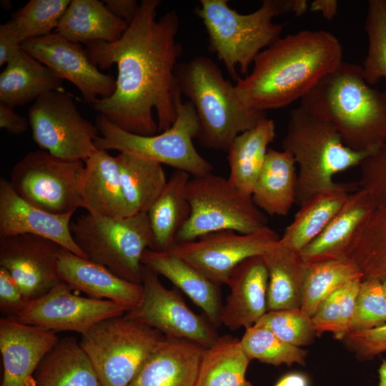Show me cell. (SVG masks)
<instances>
[{
  "label": "cell",
  "mask_w": 386,
  "mask_h": 386,
  "mask_svg": "<svg viewBox=\"0 0 386 386\" xmlns=\"http://www.w3.org/2000/svg\"><path fill=\"white\" fill-rule=\"evenodd\" d=\"M159 0H142L121 38L86 45L91 61L102 69L117 64L112 95L99 99L94 111L120 129L150 136L169 129L177 117L175 69L182 53L177 41L179 20L174 10L157 19Z\"/></svg>",
  "instance_id": "obj_1"
},
{
  "label": "cell",
  "mask_w": 386,
  "mask_h": 386,
  "mask_svg": "<svg viewBox=\"0 0 386 386\" xmlns=\"http://www.w3.org/2000/svg\"><path fill=\"white\" fill-rule=\"evenodd\" d=\"M337 38L325 30L301 31L280 37L262 51L250 74L234 84L249 108L265 112L301 99L342 61Z\"/></svg>",
  "instance_id": "obj_2"
},
{
  "label": "cell",
  "mask_w": 386,
  "mask_h": 386,
  "mask_svg": "<svg viewBox=\"0 0 386 386\" xmlns=\"http://www.w3.org/2000/svg\"><path fill=\"white\" fill-rule=\"evenodd\" d=\"M300 105L330 121L354 151L374 152L386 141V91L370 86L362 65L342 61Z\"/></svg>",
  "instance_id": "obj_3"
},
{
  "label": "cell",
  "mask_w": 386,
  "mask_h": 386,
  "mask_svg": "<svg viewBox=\"0 0 386 386\" xmlns=\"http://www.w3.org/2000/svg\"><path fill=\"white\" fill-rule=\"evenodd\" d=\"M175 76L181 94L194 107L199 125L197 139L203 147L227 151L236 137L267 117L239 99L234 84L209 57L178 63Z\"/></svg>",
  "instance_id": "obj_4"
},
{
  "label": "cell",
  "mask_w": 386,
  "mask_h": 386,
  "mask_svg": "<svg viewBox=\"0 0 386 386\" xmlns=\"http://www.w3.org/2000/svg\"><path fill=\"white\" fill-rule=\"evenodd\" d=\"M282 146L298 165L299 206L314 194L333 186L335 174L360 166L373 152L350 149L330 121L302 105L290 114Z\"/></svg>",
  "instance_id": "obj_5"
},
{
  "label": "cell",
  "mask_w": 386,
  "mask_h": 386,
  "mask_svg": "<svg viewBox=\"0 0 386 386\" xmlns=\"http://www.w3.org/2000/svg\"><path fill=\"white\" fill-rule=\"evenodd\" d=\"M282 0H264L256 11L240 14L227 0H201L196 9L208 34L209 49L222 61L235 82L247 76L259 54L280 38L284 25L273 19L284 14Z\"/></svg>",
  "instance_id": "obj_6"
},
{
  "label": "cell",
  "mask_w": 386,
  "mask_h": 386,
  "mask_svg": "<svg viewBox=\"0 0 386 386\" xmlns=\"http://www.w3.org/2000/svg\"><path fill=\"white\" fill-rule=\"evenodd\" d=\"M182 96L178 89L175 96L176 119L169 129L158 134L144 136L126 132L99 114L95 125L101 135L94 141L96 148L135 154L186 172L192 177L210 173L211 163L198 153L193 144L199 128L194 107L189 101L183 102Z\"/></svg>",
  "instance_id": "obj_7"
},
{
  "label": "cell",
  "mask_w": 386,
  "mask_h": 386,
  "mask_svg": "<svg viewBox=\"0 0 386 386\" xmlns=\"http://www.w3.org/2000/svg\"><path fill=\"white\" fill-rule=\"evenodd\" d=\"M73 238L86 259L127 281L142 283V257L152 249L147 213L124 217L81 214L71 223Z\"/></svg>",
  "instance_id": "obj_8"
},
{
  "label": "cell",
  "mask_w": 386,
  "mask_h": 386,
  "mask_svg": "<svg viewBox=\"0 0 386 386\" xmlns=\"http://www.w3.org/2000/svg\"><path fill=\"white\" fill-rule=\"evenodd\" d=\"M166 337L125 314L105 319L81 335L80 345L102 386H128Z\"/></svg>",
  "instance_id": "obj_9"
},
{
  "label": "cell",
  "mask_w": 386,
  "mask_h": 386,
  "mask_svg": "<svg viewBox=\"0 0 386 386\" xmlns=\"http://www.w3.org/2000/svg\"><path fill=\"white\" fill-rule=\"evenodd\" d=\"M187 194L191 214L177 233L176 243L222 230L249 234L267 226V217L252 197L241 193L224 177L212 172L192 177Z\"/></svg>",
  "instance_id": "obj_10"
},
{
  "label": "cell",
  "mask_w": 386,
  "mask_h": 386,
  "mask_svg": "<svg viewBox=\"0 0 386 386\" xmlns=\"http://www.w3.org/2000/svg\"><path fill=\"white\" fill-rule=\"evenodd\" d=\"M84 164L39 149L28 152L13 167L10 183L31 204L55 214L83 207L80 187Z\"/></svg>",
  "instance_id": "obj_11"
},
{
  "label": "cell",
  "mask_w": 386,
  "mask_h": 386,
  "mask_svg": "<svg viewBox=\"0 0 386 386\" xmlns=\"http://www.w3.org/2000/svg\"><path fill=\"white\" fill-rule=\"evenodd\" d=\"M29 122L34 141L54 156L84 162L97 150L96 126L81 115L71 96L64 91L37 98L29 108Z\"/></svg>",
  "instance_id": "obj_12"
},
{
  "label": "cell",
  "mask_w": 386,
  "mask_h": 386,
  "mask_svg": "<svg viewBox=\"0 0 386 386\" xmlns=\"http://www.w3.org/2000/svg\"><path fill=\"white\" fill-rule=\"evenodd\" d=\"M267 225L260 229L240 234L222 230L204 234L197 239L177 242L168 251L183 259L217 285L227 284L234 269L244 259L264 255L279 239Z\"/></svg>",
  "instance_id": "obj_13"
},
{
  "label": "cell",
  "mask_w": 386,
  "mask_h": 386,
  "mask_svg": "<svg viewBox=\"0 0 386 386\" xmlns=\"http://www.w3.org/2000/svg\"><path fill=\"white\" fill-rule=\"evenodd\" d=\"M142 284V301L125 313L127 317L158 330L167 337L188 340L206 348L218 340L215 327L194 312L177 292L165 287L157 274L146 267Z\"/></svg>",
  "instance_id": "obj_14"
},
{
  "label": "cell",
  "mask_w": 386,
  "mask_h": 386,
  "mask_svg": "<svg viewBox=\"0 0 386 386\" xmlns=\"http://www.w3.org/2000/svg\"><path fill=\"white\" fill-rule=\"evenodd\" d=\"M71 290L61 281L42 297L29 302L11 319L55 332L72 331L81 335L96 323L128 311L115 302L81 297Z\"/></svg>",
  "instance_id": "obj_15"
},
{
  "label": "cell",
  "mask_w": 386,
  "mask_h": 386,
  "mask_svg": "<svg viewBox=\"0 0 386 386\" xmlns=\"http://www.w3.org/2000/svg\"><path fill=\"white\" fill-rule=\"evenodd\" d=\"M21 48L63 80L74 84L84 100L91 105L101 98L110 96L115 91L114 77L101 72L81 44L53 32L27 39Z\"/></svg>",
  "instance_id": "obj_16"
},
{
  "label": "cell",
  "mask_w": 386,
  "mask_h": 386,
  "mask_svg": "<svg viewBox=\"0 0 386 386\" xmlns=\"http://www.w3.org/2000/svg\"><path fill=\"white\" fill-rule=\"evenodd\" d=\"M62 249L51 239L30 234L0 237V267L30 302L61 282L58 259Z\"/></svg>",
  "instance_id": "obj_17"
},
{
  "label": "cell",
  "mask_w": 386,
  "mask_h": 386,
  "mask_svg": "<svg viewBox=\"0 0 386 386\" xmlns=\"http://www.w3.org/2000/svg\"><path fill=\"white\" fill-rule=\"evenodd\" d=\"M59 339L54 331L1 317V386H33L36 370Z\"/></svg>",
  "instance_id": "obj_18"
},
{
  "label": "cell",
  "mask_w": 386,
  "mask_h": 386,
  "mask_svg": "<svg viewBox=\"0 0 386 386\" xmlns=\"http://www.w3.org/2000/svg\"><path fill=\"white\" fill-rule=\"evenodd\" d=\"M73 214H55L42 210L19 197L9 181L4 177L0 179V237L26 234L37 235L86 259L71 232Z\"/></svg>",
  "instance_id": "obj_19"
},
{
  "label": "cell",
  "mask_w": 386,
  "mask_h": 386,
  "mask_svg": "<svg viewBox=\"0 0 386 386\" xmlns=\"http://www.w3.org/2000/svg\"><path fill=\"white\" fill-rule=\"evenodd\" d=\"M375 208L367 192L359 188L352 192L322 232L300 252L304 262L348 258L361 229Z\"/></svg>",
  "instance_id": "obj_20"
},
{
  "label": "cell",
  "mask_w": 386,
  "mask_h": 386,
  "mask_svg": "<svg viewBox=\"0 0 386 386\" xmlns=\"http://www.w3.org/2000/svg\"><path fill=\"white\" fill-rule=\"evenodd\" d=\"M226 284L230 292L222 306L221 324L231 330L255 325L267 312L268 271L262 255L239 263Z\"/></svg>",
  "instance_id": "obj_21"
},
{
  "label": "cell",
  "mask_w": 386,
  "mask_h": 386,
  "mask_svg": "<svg viewBox=\"0 0 386 386\" xmlns=\"http://www.w3.org/2000/svg\"><path fill=\"white\" fill-rule=\"evenodd\" d=\"M58 272L64 282L89 297L115 302L128 311L143 299V286L127 281L102 265L80 257L63 248L58 259Z\"/></svg>",
  "instance_id": "obj_22"
},
{
  "label": "cell",
  "mask_w": 386,
  "mask_h": 386,
  "mask_svg": "<svg viewBox=\"0 0 386 386\" xmlns=\"http://www.w3.org/2000/svg\"><path fill=\"white\" fill-rule=\"evenodd\" d=\"M206 347L167 337L128 386H194Z\"/></svg>",
  "instance_id": "obj_23"
},
{
  "label": "cell",
  "mask_w": 386,
  "mask_h": 386,
  "mask_svg": "<svg viewBox=\"0 0 386 386\" xmlns=\"http://www.w3.org/2000/svg\"><path fill=\"white\" fill-rule=\"evenodd\" d=\"M81 197L83 208L97 217L129 215L124 199L119 167L116 157L97 149L84 161Z\"/></svg>",
  "instance_id": "obj_24"
},
{
  "label": "cell",
  "mask_w": 386,
  "mask_h": 386,
  "mask_svg": "<svg viewBox=\"0 0 386 386\" xmlns=\"http://www.w3.org/2000/svg\"><path fill=\"white\" fill-rule=\"evenodd\" d=\"M142 264L157 274L165 277L204 312L216 327L221 325V302L219 286L195 267L169 252L147 249Z\"/></svg>",
  "instance_id": "obj_25"
},
{
  "label": "cell",
  "mask_w": 386,
  "mask_h": 386,
  "mask_svg": "<svg viewBox=\"0 0 386 386\" xmlns=\"http://www.w3.org/2000/svg\"><path fill=\"white\" fill-rule=\"evenodd\" d=\"M357 189V182L335 183L312 195L300 206L293 220L279 237V243L300 252L322 232L350 194Z\"/></svg>",
  "instance_id": "obj_26"
},
{
  "label": "cell",
  "mask_w": 386,
  "mask_h": 386,
  "mask_svg": "<svg viewBox=\"0 0 386 386\" xmlns=\"http://www.w3.org/2000/svg\"><path fill=\"white\" fill-rule=\"evenodd\" d=\"M293 156L269 148L255 182L252 199L270 216H285L296 204L297 173Z\"/></svg>",
  "instance_id": "obj_27"
},
{
  "label": "cell",
  "mask_w": 386,
  "mask_h": 386,
  "mask_svg": "<svg viewBox=\"0 0 386 386\" xmlns=\"http://www.w3.org/2000/svg\"><path fill=\"white\" fill-rule=\"evenodd\" d=\"M33 386H102L85 351L74 337L59 339L34 375Z\"/></svg>",
  "instance_id": "obj_28"
},
{
  "label": "cell",
  "mask_w": 386,
  "mask_h": 386,
  "mask_svg": "<svg viewBox=\"0 0 386 386\" xmlns=\"http://www.w3.org/2000/svg\"><path fill=\"white\" fill-rule=\"evenodd\" d=\"M63 79L22 49L0 74V102L12 107L62 89Z\"/></svg>",
  "instance_id": "obj_29"
},
{
  "label": "cell",
  "mask_w": 386,
  "mask_h": 386,
  "mask_svg": "<svg viewBox=\"0 0 386 386\" xmlns=\"http://www.w3.org/2000/svg\"><path fill=\"white\" fill-rule=\"evenodd\" d=\"M189 179V174L175 169L147 212L153 239L151 249L168 252L175 244L177 233L191 214L187 194Z\"/></svg>",
  "instance_id": "obj_30"
},
{
  "label": "cell",
  "mask_w": 386,
  "mask_h": 386,
  "mask_svg": "<svg viewBox=\"0 0 386 386\" xmlns=\"http://www.w3.org/2000/svg\"><path fill=\"white\" fill-rule=\"evenodd\" d=\"M129 24L98 0H71L54 32L75 42H114Z\"/></svg>",
  "instance_id": "obj_31"
},
{
  "label": "cell",
  "mask_w": 386,
  "mask_h": 386,
  "mask_svg": "<svg viewBox=\"0 0 386 386\" xmlns=\"http://www.w3.org/2000/svg\"><path fill=\"white\" fill-rule=\"evenodd\" d=\"M275 137L274 122L266 117L254 127L236 137L228 147V180L243 194L252 197L268 146Z\"/></svg>",
  "instance_id": "obj_32"
},
{
  "label": "cell",
  "mask_w": 386,
  "mask_h": 386,
  "mask_svg": "<svg viewBox=\"0 0 386 386\" xmlns=\"http://www.w3.org/2000/svg\"><path fill=\"white\" fill-rule=\"evenodd\" d=\"M268 271L267 312L300 309L306 263L279 240L262 255Z\"/></svg>",
  "instance_id": "obj_33"
},
{
  "label": "cell",
  "mask_w": 386,
  "mask_h": 386,
  "mask_svg": "<svg viewBox=\"0 0 386 386\" xmlns=\"http://www.w3.org/2000/svg\"><path fill=\"white\" fill-rule=\"evenodd\" d=\"M116 158L129 215L147 213L167 182L162 164L124 152Z\"/></svg>",
  "instance_id": "obj_34"
},
{
  "label": "cell",
  "mask_w": 386,
  "mask_h": 386,
  "mask_svg": "<svg viewBox=\"0 0 386 386\" xmlns=\"http://www.w3.org/2000/svg\"><path fill=\"white\" fill-rule=\"evenodd\" d=\"M249 362L239 340L219 337L206 348L194 386H252L246 379Z\"/></svg>",
  "instance_id": "obj_35"
},
{
  "label": "cell",
  "mask_w": 386,
  "mask_h": 386,
  "mask_svg": "<svg viewBox=\"0 0 386 386\" xmlns=\"http://www.w3.org/2000/svg\"><path fill=\"white\" fill-rule=\"evenodd\" d=\"M363 278L360 267L349 258L306 264L300 309L312 317L332 293Z\"/></svg>",
  "instance_id": "obj_36"
},
{
  "label": "cell",
  "mask_w": 386,
  "mask_h": 386,
  "mask_svg": "<svg viewBox=\"0 0 386 386\" xmlns=\"http://www.w3.org/2000/svg\"><path fill=\"white\" fill-rule=\"evenodd\" d=\"M363 279H386V208H375L361 229L350 254Z\"/></svg>",
  "instance_id": "obj_37"
},
{
  "label": "cell",
  "mask_w": 386,
  "mask_h": 386,
  "mask_svg": "<svg viewBox=\"0 0 386 386\" xmlns=\"http://www.w3.org/2000/svg\"><path fill=\"white\" fill-rule=\"evenodd\" d=\"M362 279L347 282L332 293L312 317L317 335L330 332L337 339L350 332Z\"/></svg>",
  "instance_id": "obj_38"
},
{
  "label": "cell",
  "mask_w": 386,
  "mask_h": 386,
  "mask_svg": "<svg viewBox=\"0 0 386 386\" xmlns=\"http://www.w3.org/2000/svg\"><path fill=\"white\" fill-rule=\"evenodd\" d=\"M239 340L244 352L250 360L256 359L275 366L282 364L291 366L294 363L305 365L307 350L284 342L265 327L256 325L247 327Z\"/></svg>",
  "instance_id": "obj_39"
},
{
  "label": "cell",
  "mask_w": 386,
  "mask_h": 386,
  "mask_svg": "<svg viewBox=\"0 0 386 386\" xmlns=\"http://www.w3.org/2000/svg\"><path fill=\"white\" fill-rule=\"evenodd\" d=\"M70 1L30 0L9 21L23 42L46 36L56 30Z\"/></svg>",
  "instance_id": "obj_40"
},
{
  "label": "cell",
  "mask_w": 386,
  "mask_h": 386,
  "mask_svg": "<svg viewBox=\"0 0 386 386\" xmlns=\"http://www.w3.org/2000/svg\"><path fill=\"white\" fill-rule=\"evenodd\" d=\"M365 30L368 49L362 67L367 82L386 79V0H369Z\"/></svg>",
  "instance_id": "obj_41"
},
{
  "label": "cell",
  "mask_w": 386,
  "mask_h": 386,
  "mask_svg": "<svg viewBox=\"0 0 386 386\" xmlns=\"http://www.w3.org/2000/svg\"><path fill=\"white\" fill-rule=\"evenodd\" d=\"M255 325L269 330L284 342L297 347L310 344L317 335L312 317L301 309L267 312Z\"/></svg>",
  "instance_id": "obj_42"
},
{
  "label": "cell",
  "mask_w": 386,
  "mask_h": 386,
  "mask_svg": "<svg viewBox=\"0 0 386 386\" xmlns=\"http://www.w3.org/2000/svg\"><path fill=\"white\" fill-rule=\"evenodd\" d=\"M385 323L386 295L382 282L377 279H363L357 298L350 332L373 329Z\"/></svg>",
  "instance_id": "obj_43"
},
{
  "label": "cell",
  "mask_w": 386,
  "mask_h": 386,
  "mask_svg": "<svg viewBox=\"0 0 386 386\" xmlns=\"http://www.w3.org/2000/svg\"><path fill=\"white\" fill-rule=\"evenodd\" d=\"M359 188L371 197L376 208H386V141L360 164Z\"/></svg>",
  "instance_id": "obj_44"
},
{
  "label": "cell",
  "mask_w": 386,
  "mask_h": 386,
  "mask_svg": "<svg viewBox=\"0 0 386 386\" xmlns=\"http://www.w3.org/2000/svg\"><path fill=\"white\" fill-rule=\"evenodd\" d=\"M343 339L360 360H371L386 351V323L367 330L352 332Z\"/></svg>",
  "instance_id": "obj_45"
},
{
  "label": "cell",
  "mask_w": 386,
  "mask_h": 386,
  "mask_svg": "<svg viewBox=\"0 0 386 386\" xmlns=\"http://www.w3.org/2000/svg\"><path fill=\"white\" fill-rule=\"evenodd\" d=\"M28 302L10 274L0 267V310L3 317L14 318Z\"/></svg>",
  "instance_id": "obj_46"
},
{
  "label": "cell",
  "mask_w": 386,
  "mask_h": 386,
  "mask_svg": "<svg viewBox=\"0 0 386 386\" xmlns=\"http://www.w3.org/2000/svg\"><path fill=\"white\" fill-rule=\"evenodd\" d=\"M22 40L9 21L0 26V66L8 64L21 50Z\"/></svg>",
  "instance_id": "obj_47"
},
{
  "label": "cell",
  "mask_w": 386,
  "mask_h": 386,
  "mask_svg": "<svg viewBox=\"0 0 386 386\" xmlns=\"http://www.w3.org/2000/svg\"><path fill=\"white\" fill-rule=\"evenodd\" d=\"M29 122L24 117L18 115L14 107L0 102V127L6 129L9 133L20 135L28 129Z\"/></svg>",
  "instance_id": "obj_48"
},
{
  "label": "cell",
  "mask_w": 386,
  "mask_h": 386,
  "mask_svg": "<svg viewBox=\"0 0 386 386\" xmlns=\"http://www.w3.org/2000/svg\"><path fill=\"white\" fill-rule=\"evenodd\" d=\"M104 3L113 14L128 24L133 21L139 7L136 0H105Z\"/></svg>",
  "instance_id": "obj_49"
},
{
  "label": "cell",
  "mask_w": 386,
  "mask_h": 386,
  "mask_svg": "<svg viewBox=\"0 0 386 386\" xmlns=\"http://www.w3.org/2000/svg\"><path fill=\"white\" fill-rule=\"evenodd\" d=\"M312 11L320 12L324 18L330 21L337 14L338 3L335 0H315L310 7Z\"/></svg>",
  "instance_id": "obj_50"
},
{
  "label": "cell",
  "mask_w": 386,
  "mask_h": 386,
  "mask_svg": "<svg viewBox=\"0 0 386 386\" xmlns=\"http://www.w3.org/2000/svg\"><path fill=\"white\" fill-rule=\"evenodd\" d=\"M307 377L300 372H292L283 376L274 386H308Z\"/></svg>",
  "instance_id": "obj_51"
},
{
  "label": "cell",
  "mask_w": 386,
  "mask_h": 386,
  "mask_svg": "<svg viewBox=\"0 0 386 386\" xmlns=\"http://www.w3.org/2000/svg\"><path fill=\"white\" fill-rule=\"evenodd\" d=\"M285 13L293 12L297 16L304 14L308 9L305 0H283Z\"/></svg>",
  "instance_id": "obj_52"
},
{
  "label": "cell",
  "mask_w": 386,
  "mask_h": 386,
  "mask_svg": "<svg viewBox=\"0 0 386 386\" xmlns=\"http://www.w3.org/2000/svg\"><path fill=\"white\" fill-rule=\"evenodd\" d=\"M380 382L378 386H386V360H383L379 368Z\"/></svg>",
  "instance_id": "obj_53"
},
{
  "label": "cell",
  "mask_w": 386,
  "mask_h": 386,
  "mask_svg": "<svg viewBox=\"0 0 386 386\" xmlns=\"http://www.w3.org/2000/svg\"><path fill=\"white\" fill-rule=\"evenodd\" d=\"M381 282H382V284L384 292H385V293L386 295V279L382 280Z\"/></svg>",
  "instance_id": "obj_54"
}]
</instances>
